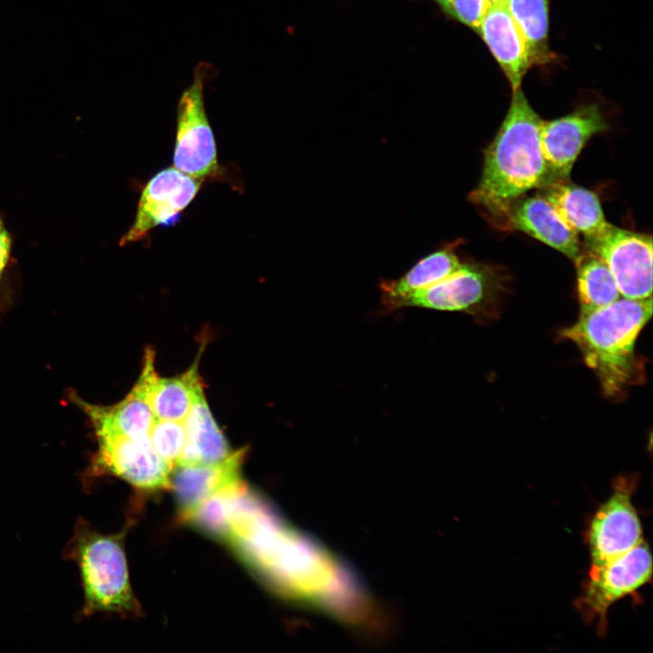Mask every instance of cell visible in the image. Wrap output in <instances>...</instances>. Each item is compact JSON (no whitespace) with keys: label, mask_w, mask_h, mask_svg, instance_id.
I'll return each mask as SVG.
<instances>
[{"label":"cell","mask_w":653,"mask_h":653,"mask_svg":"<svg viewBox=\"0 0 653 653\" xmlns=\"http://www.w3.org/2000/svg\"><path fill=\"white\" fill-rule=\"evenodd\" d=\"M227 541L282 594L340 612L358 590L337 560L282 523L255 498L237 511ZM344 605V604H343Z\"/></svg>","instance_id":"6da1fadb"},{"label":"cell","mask_w":653,"mask_h":653,"mask_svg":"<svg viewBox=\"0 0 653 653\" xmlns=\"http://www.w3.org/2000/svg\"><path fill=\"white\" fill-rule=\"evenodd\" d=\"M542 122L521 88L512 91L508 112L485 151L479 183L469 196L489 219L530 190L552 181L541 147Z\"/></svg>","instance_id":"7a4b0ae2"},{"label":"cell","mask_w":653,"mask_h":653,"mask_svg":"<svg viewBox=\"0 0 653 653\" xmlns=\"http://www.w3.org/2000/svg\"><path fill=\"white\" fill-rule=\"evenodd\" d=\"M652 315V297H619L613 303L580 314L560 336L573 342L593 370L608 396L623 392L638 372L635 343Z\"/></svg>","instance_id":"3957f363"},{"label":"cell","mask_w":653,"mask_h":653,"mask_svg":"<svg viewBox=\"0 0 653 653\" xmlns=\"http://www.w3.org/2000/svg\"><path fill=\"white\" fill-rule=\"evenodd\" d=\"M125 531L102 534L79 518L63 551L76 562L83 590L81 617L98 612L137 616L141 608L129 578L123 540Z\"/></svg>","instance_id":"277c9868"},{"label":"cell","mask_w":653,"mask_h":653,"mask_svg":"<svg viewBox=\"0 0 653 653\" xmlns=\"http://www.w3.org/2000/svg\"><path fill=\"white\" fill-rule=\"evenodd\" d=\"M210 65L198 64L192 83L177 106L173 165L199 180L218 177L219 166L214 134L206 113L203 90Z\"/></svg>","instance_id":"5b68a950"},{"label":"cell","mask_w":653,"mask_h":653,"mask_svg":"<svg viewBox=\"0 0 653 653\" xmlns=\"http://www.w3.org/2000/svg\"><path fill=\"white\" fill-rule=\"evenodd\" d=\"M651 575V554L643 540L624 554L601 566L591 567L575 606L585 621L595 622L598 631L603 635L611 605L646 585Z\"/></svg>","instance_id":"8992f818"},{"label":"cell","mask_w":653,"mask_h":653,"mask_svg":"<svg viewBox=\"0 0 653 653\" xmlns=\"http://www.w3.org/2000/svg\"><path fill=\"white\" fill-rule=\"evenodd\" d=\"M96 437L98 448L84 473L86 482L110 474L146 491L170 488L173 466L154 451L149 439L137 440L113 434Z\"/></svg>","instance_id":"52a82bcc"},{"label":"cell","mask_w":653,"mask_h":653,"mask_svg":"<svg viewBox=\"0 0 653 653\" xmlns=\"http://www.w3.org/2000/svg\"><path fill=\"white\" fill-rule=\"evenodd\" d=\"M587 250L612 273L622 297H652V239L612 224L600 235L585 239Z\"/></svg>","instance_id":"ba28073f"},{"label":"cell","mask_w":653,"mask_h":653,"mask_svg":"<svg viewBox=\"0 0 653 653\" xmlns=\"http://www.w3.org/2000/svg\"><path fill=\"white\" fill-rule=\"evenodd\" d=\"M637 480L622 476L615 481L613 492L592 517L587 541L591 567L601 566L624 554L642 539V530L631 497Z\"/></svg>","instance_id":"9c48e42d"},{"label":"cell","mask_w":653,"mask_h":653,"mask_svg":"<svg viewBox=\"0 0 653 653\" xmlns=\"http://www.w3.org/2000/svg\"><path fill=\"white\" fill-rule=\"evenodd\" d=\"M200 186L201 180L175 167L159 171L142 190L134 221L119 245L141 240L158 226L173 225L196 197Z\"/></svg>","instance_id":"30bf717a"},{"label":"cell","mask_w":653,"mask_h":653,"mask_svg":"<svg viewBox=\"0 0 653 653\" xmlns=\"http://www.w3.org/2000/svg\"><path fill=\"white\" fill-rule=\"evenodd\" d=\"M154 352L147 348L141 372L130 393L119 403L104 406L90 404L75 395L71 399L89 418L95 435L113 434L137 440L149 439L156 420L149 402V392L157 375Z\"/></svg>","instance_id":"8fae6325"},{"label":"cell","mask_w":653,"mask_h":653,"mask_svg":"<svg viewBox=\"0 0 653 653\" xmlns=\"http://www.w3.org/2000/svg\"><path fill=\"white\" fill-rule=\"evenodd\" d=\"M607 129L608 124L596 104L582 106L549 122L543 121L540 132L541 147L552 181L568 179L586 142Z\"/></svg>","instance_id":"7c38bea8"},{"label":"cell","mask_w":653,"mask_h":653,"mask_svg":"<svg viewBox=\"0 0 653 653\" xmlns=\"http://www.w3.org/2000/svg\"><path fill=\"white\" fill-rule=\"evenodd\" d=\"M491 222L503 230H519L561 252L574 262L584 253L579 234L570 229L541 195L521 196Z\"/></svg>","instance_id":"4fadbf2b"},{"label":"cell","mask_w":653,"mask_h":653,"mask_svg":"<svg viewBox=\"0 0 653 653\" xmlns=\"http://www.w3.org/2000/svg\"><path fill=\"white\" fill-rule=\"evenodd\" d=\"M246 450L232 452L215 463H185L173 466L171 485L180 516L184 521L208 498L228 488L243 483L240 467Z\"/></svg>","instance_id":"5bb4252c"},{"label":"cell","mask_w":653,"mask_h":653,"mask_svg":"<svg viewBox=\"0 0 653 653\" xmlns=\"http://www.w3.org/2000/svg\"><path fill=\"white\" fill-rule=\"evenodd\" d=\"M492 290V280L486 269L463 262L443 280L407 296L398 309L419 307L449 312H474Z\"/></svg>","instance_id":"9a60e30c"},{"label":"cell","mask_w":653,"mask_h":653,"mask_svg":"<svg viewBox=\"0 0 653 653\" xmlns=\"http://www.w3.org/2000/svg\"><path fill=\"white\" fill-rule=\"evenodd\" d=\"M508 78L512 91L531 66L523 36L505 2L491 4L478 29Z\"/></svg>","instance_id":"2e32d148"},{"label":"cell","mask_w":653,"mask_h":653,"mask_svg":"<svg viewBox=\"0 0 653 653\" xmlns=\"http://www.w3.org/2000/svg\"><path fill=\"white\" fill-rule=\"evenodd\" d=\"M566 180H556L540 190L565 224L584 239L597 237L610 225L604 216L598 196Z\"/></svg>","instance_id":"e0dca14e"},{"label":"cell","mask_w":653,"mask_h":653,"mask_svg":"<svg viewBox=\"0 0 653 653\" xmlns=\"http://www.w3.org/2000/svg\"><path fill=\"white\" fill-rule=\"evenodd\" d=\"M182 422L186 444L176 464L215 463L223 461L232 453L211 414L204 389L198 394Z\"/></svg>","instance_id":"ac0fdd59"},{"label":"cell","mask_w":653,"mask_h":653,"mask_svg":"<svg viewBox=\"0 0 653 653\" xmlns=\"http://www.w3.org/2000/svg\"><path fill=\"white\" fill-rule=\"evenodd\" d=\"M462 264L453 247L447 246L419 260L402 277L383 280L379 288L384 310H397L407 296L443 280L456 271Z\"/></svg>","instance_id":"d6986e66"},{"label":"cell","mask_w":653,"mask_h":653,"mask_svg":"<svg viewBox=\"0 0 653 653\" xmlns=\"http://www.w3.org/2000/svg\"><path fill=\"white\" fill-rule=\"evenodd\" d=\"M203 347L183 374L174 377L155 375L149 392V402L157 419L183 421L187 416L198 394L204 389L199 373Z\"/></svg>","instance_id":"ffe728a7"},{"label":"cell","mask_w":653,"mask_h":653,"mask_svg":"<svg viewBox=\"0 0 653 653\" xmlns=\"http://www.w3.org/2000/svg\"><path fill=\"white\" fill-rule=\"evenodd\" d=\"M506 6L525 41L531 65L553 58L549 48V0H506Z\"/></svg>","instance_id":"44dd1931"},{"label":"cell","mask_w":653,"mask_h":653,"mask_svg":"<svg viewBox=\"0 0 653 653\" xmlns=\"http://www.w3.org/2000/svg\"><path fill=\"white\" fill-rule=\"evenodd\" d=\"M574 263L580 314L606 307L621 297L612 273L599 258L584 252Z\"/></svg>","instance_id":"7402d4cb"},{"label":"cell","mask_w":653,"mask_h":653,"mask_svg":"<svg viewBox=\"0 0 653 653\" xmlns=\"http://www.w3.org/2000/svg\"><path fill=\"white\" fill-rule=\"evenodd\" d=\"M149 441L154 451L174 466L186 444L183 422L156 418L149 433Z\"/></svg>","instance_id":"603a6c76"},{"label":"cell","mask_w":653,"mask_h":653,"mask_svg":"<svg viewBox=\"0 0 653 653\" xmlns=\"http://www.w3.org/2000/svg\"><path fill=\"white\" fill-rule=\"evenodd\" d=\"M489 5L488 0H451L445 12L478 31Z\"/></svg>","instance_id":"cb8c5ba5"},{"label":"cell","mask_w":653,"mask_h":653,"mask_svg":"<svg viewBox=\"0 0 653 653\" xmlns=\"http://www.w3.org/2000/svg\"><path fill=\"white\" fill-rule=\"evenodd\" d=\"M13 237L0 216V271H4L13 262Z\"/></svg>","instance_id":"d4e9b609"},{"label":"cell","mask_w":653,"mask_h":653,"mask_svg":"<svg viewBox=\"0 0 653 653\" xmlns=\"http://www.w3.org/2000/svg\"><path fill=\"white\" fill-rule=\"evenodd\" d=\"M444 11L447 9L451 0H434Z\"/></svg>","instance_id":"484cf974"},{"label":"cell","mask_w":653,"mask_h":653,"mask_svg":"<svg viewBox=\"0 0 653 653\" xmlns=\"http://www.w3.org/2000/svg\"><path fill=\"white\" fill-rule=\"evenodd\" d=\"M488 1L491 5V4H494V3H502V2H505L506 0H488Z\"/></svg>","instance_id":"4316f807"},{"label":"cell","mask_w":653,"mask_h":653,"mask_svg":"<svg viewBox=\"0 0 653 653\" xmlns=\"http://www.w3.org/2000/svg\"><path fill=\"white\" fill-rule=\"evenodd\" d=\"M3 274H4V271H0V285H1V282H2V278H3Z\"/></svg>","instance_id":"83f0119b"}]
</instances>
